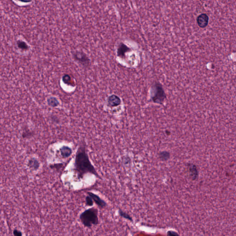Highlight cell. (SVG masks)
<instances>
[{"label":"cell","mask_w":236,"mask_h":236,"mask_svg":"<svg viewBox=\"0 0 236 236\" xmlns=\"http://www.w3.org/2000/svg\"><path fill=\"white\" fill-rule=\"evenodd\" d=\"M74 168L79 179L83 178L86 173H90L99 177L95 168L92 164L85 148L80 147L77 150Z\"/></svg>","instance_id":"cell-1"},{"label":"cell","mask_w":236,"mask_h":236,"mask_svg":"<svg viewBox=\"0 0 236 236\" xmlns=\"http://www.w3.org/2000/svg\"><path fill=\"white\" fill-rule=\"evenodd\" d=\"M79 219L82 224L88 228L97 225L99 223L98 210L94 208L85 210L79 215Z\"/></svg>","instance_id":"cell-2"},{"label":"cell","mask_w":236,"mask_h":236,"mask_svg":"<svg viewBox=\"0 0 236 236\" xmlns=\"http://www.w3.org/2000/svg\"><path fill=\"white\" fill-rule=\"evenodd\" d=\"M154 95L153 96V99L155 102L160 103L162 102L166 97L165 93L162 87L160 86L159 84H157L155 86Z\"/></svg>","instance_id":"cell-3"},{"label":"cell","mask_w":236,"mask_h":236,"mask_svg":"<svg viewBox=\"0 0 236 236\" xmlns=\"http://www.w3.org/2000/svg\"><path fill=\"white\" fill-rule=\"evenodd\" d=\"M88 195L92 197L93 201L97 205L100 209H104L107 206V203L105 201L102 199L98 195L92 193V192H88L87 193Z\"/></svg>","instance_id":"cell-4"},{"label":"cell","mask_w":236,"mask_h":236,"mask_svg":"<svg viewBox=\"0 0 236 236\" xmlns=\"http://www.w3.org/2000/svg\"><path fill=\"white\" fill-rule=\"evenodd\" d=\"M197 22L200 27L204 28L206 27L209 24V16L206 14H201L198 17Z\"/></svg>","instance_id":"cell-5"},{"label":"cell","mask_w":236,"mask_h":236,"mask_svg":"<svg viewBox=\"0 0 236 236\" xmlns=\"http://www.w3.org/2000/svg\"><path fill=\"white\" fill-rule=\"evenodd\" d=\"M60 155L63 158H67L71 156L72 153V150L69 147L67 146H63L59 149Z\"/></svg>","instance_id":"cell-6"},{"label":"cell","mask_w":236,"mask_h":236,"mask_svg":"<svg viewBox=\"0 0 236 236\" xmlns=\"http://www.w3.org/2000/svg\"><path fill=\"white\" fill-rule=\"evenodd\" d=\"M108 104L111 107H116L120 104V99L116 95H112L108 97Z\"/></svg>","instance_id":"cell-7"},{"label":"cell","mask_w":236,"mask_h":236,"mask_svg":"<svg viewBox=\"0 0 236 236\" xmlns=\"http://www.w3.org/2000/svg\"><path fill=\"white\" fill-rule=\"evenodd\" d=\"M129 48L123 43H121L118 49V55L119 56L123 57L125 53L129 51Z\"/></svg>","instance_id":"cell-8"},{"label":"cell","mask_w":236,"mask_h":236,"mask_svg":"<svg viewBox=\"0 0 236 236\" xmlns=\"http://www.w3.org/2000/svg\"><path fill=\"white\" fill-rule=\"evenodd\" d=\"M189 174L190 176L193 178V179H196L197 176V171L196 169V166L193 165H191L189 166Z\"/></svg>","instance_id":"cell-9"},{"label":"cell","mask_w":236,"mask_h":236,"mask_svg":"<svg viewBox=\"0 0 236 236\" xmlns=\"http://www.w3.org/2000/svg\"><path fill=\"white\" fill-rule=\"evenodd\" d=\"M17 45L20 50L23 51H28L29 49L28 45L26 42L21 40H18L17 42Z\"/></svg>","instance_id":"cell-10"},{"label":"cell","mask_w":236,"mask_h":236,"mask_svg":"<svg viewBox=\"0 0 236 236\" xmlns=\"http://www.w3.org/2000/svg\"><path fill=\"white\" fill-rule=\"evenodd\" d=\"M118 213H119V215L120 217H122V218H124V219H126V220H129V221H131V222H132L133 220L132 219V217L130 216V215L124 212L122 210H121L120 209L118 211Z\"/></svg>","instance_id":"cell-11"},{"label":"cell","mask_w":236,"mask_h":236,"mask_svg":"<svg viewBox=\"0 0 236 236\" xmlns=\"http://www.w3.org/2000/svg\"><path fill=\"white\" fill-rule=\"evenodd\" d=\"M48 103L49 105L53 107L57 106L59 104L58 100L55 97H51V98L48 99Z\"/></svg>","instance_id":"cell-12"},{"label":"cell","mask_w":236,"mask_h":236,"mask_svg":"<svg viewBox=\"0 0 236 236\" xmlns=\"http://www.w3.org/2000/svg\"><path fill=\"white\" fill-rule=\"evenodd\" d=\"M29 164L31 168H33L35 169H38L39 167V163L38 161L35 159H32L29 161Z\"/></svg>","instance_id":"cell-13"},{"label":"cell","mask_w":236,"mask_h":236,"mask_svg":"<svg viewBox=\"0 0 236 236\" xmlns=\"http://www.w3.org/2000/svg\"><path fill=\"white\" fill-rule=\"evenodd\" d=\"M85 202H86V205L87 206L92 207V206H93V201L92 197L90 196H89V195L86 196V198H85Z\"/></svg>","instance_id":"cell-14"},{"label":"cell","mask_w":236,"mask_h":236,"mask_svg":"<svg viewBox=\"0 0 236 236\" xmlns=\"http://www.w3.org/2000/svg\"><path fill=\"white\" fill-rule=\"evenodd\" d=\"M63 80L65 83H67V84H69L71 81V78L69 75H65L63 77Z\"/></svg>","instance_id":"cell-15"},{"label":"cell","mask_w":236,"mask_h":236,"mask_svg":"<svg viewBox=\"0 0 236 236\" xmlns=\"http://www.w3.org/2000/svg\"><path fill=\"white\" fill-rule=\"evenodd\" d=\"M162 159L166 160V159L169 157V154L167 152H162L160 155Z\"/></svg>","instance_id":"cell-16"},{"label":"cell","mask_w":236,"mask_h":236,"mask_svg":"<svg viewBox=\"0 0 236 236\" xmlns=\"http://www.w3.org/2000/svg\"><path fill=\"white\" fill-rule=\"evenodd\" d=\"M14 234L15 236H19L22 235V233L18 230H15L14 231Z\"/></svg>","instance_id":"cell-17"},{"label":"cell","mask_w":236,"mask_h":236,"mask_svg":"<svg viewBox=\"0 0 236 236\" xmlns=\"http://www.w3.org/2000/svg\"><path fill=\"white\" fill-rule=\"evenodd\" d=\"M19 2H21L23 3H29L31 2L32 0H18Z\"/></svg>","instance_id":"cell-18"},{"label":"cell","mask_w":236,"mask_h":236,"mask_svg":"<svg viewBox=\"0 0 236 236\" xmlns=\"http://www.w3.org/2000/svg\"><path fill=\"white\" fill-rule=\"evenodd\" d=\"M168 234L169 235H177V234H176V233H174V232H169V234Z\"/></svg>","instance_id":"cell-19"}]
</instances>
